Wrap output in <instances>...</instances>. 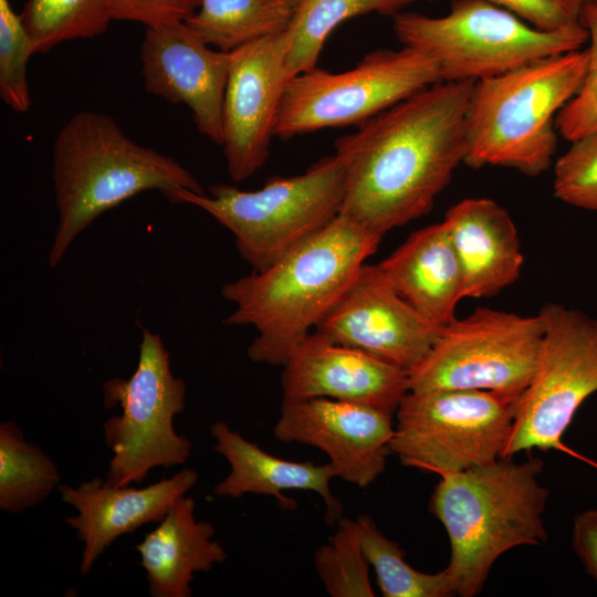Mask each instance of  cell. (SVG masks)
I'll return each instance as SVG.
<instances>
[{"instance_id": "obj_26", "label": "cell", "mask_w": 597, "mask_h": 597, "mask_svg": "<svg viewBox=\"0 0 597 597\" xmlns=\"http://www.w3.org/2000/svg\"><path fill=\"white\" fill-rule=\"evenodd\" d=\"M356 525L364 554L373 566L378 587L385 597H450L454 582L447 569L430 574L410 566L405 551L388 538L366 514L357 516Z\"/></svg>"}, {"instance_id": "obj_33", "label": "cell", "mask_w": 597, "mask_h": 597, "mask_svg": "<svg viewBox=\"0 0 597 597\" xmlns=\"http://www.w3.org/2000/svg\"><path fill=\"white\" fill-rule=\"evenodd\" d=\"M201 0H111L113 20L133 21L146 27L185 22Z\"/></svg>"}, {"instance_id": "obj_10", "label": "cell", "mask_w": 597, "mask_h": 597, "mask_svg": "<svg viewBox=\"0 0 597 597\" xmlns=\"http://www.w3.org/2000/svg\"><path fill=\"white\" fill-rule=\"evenodd\" d=\"M517 402L485 390H409L395 416L389 453L439 476L502 458Z\"/></svg>"}, {"instance_id": "obj_27", "label": "cell", "mask_w": 597, "mask_h": 597, "mask_svg": "<svg viewBox=\"0 0 597 597\" xmlns=\"http://www.w3.org/2000/svg\"><path fill=\"white\" fill-rule=\"evenodd\" d=\"M20 15L35 53L97 36L113 21L111 0H28Z\"/></svg>"}, {"instance_id": "obj_4", "label": "cell", "mask_w": 597, "mask_h": 597, "mask_svg": "<svg viewBox=\"0 0 597 597\" xmlns=\"http://www.w3.org/2000/svg\"><path fill=\"white\" fill-rule=\"evenodd\" d=\"M543 467L538 457L523 462L500 458L440 476L429 511L449 538L446 569L457 595L480 594L493 564L505 552L547 541L543 513L549 493L538 479Z\"/></svg>"}, {"instance_id": "obj_22", "label": "cell", "mask_w": 597, "mask_h": 597, "mask_svg": "<svg viewBox=\"0 0 597 597\" xmlns=\"http://www.w3.org/2000/svg\"><path fill=\"white\" fill-rule=\"evenodd\" d=\"M192 498H179L166 516L136 545L151 597H190L198 572H209L227 559L213 540V525L195 515Z\"/></svg>"}, {"instance_id": "obj_16", "label": "cell", "mask_w": 597, "mask_h": 597, "mask_svg": "<svg viewBox=\"0 0 597 597\" xmlns=\"http://www.w3.org/2000/svg\"><path fill=\"white\" fill-rule=\"evenodd\" d=\"M230 59V52L212 49L185 22L146 27L140 45L145 90L185 104L197 129L221 147Z\"/></svg>"}, {"instance_id": "obj_18", "label": "cell", "mask_w": 597, "mask_h": 597, "mask_svg": "<svg viewBox=\"0 0 597 597\" xmlns=\"http://www.w3.org/2000/svg\"><path fill=\"white\" fill-rule=\"evenodd\" d=\"M199 479L192 469H182L146 488L115 485L93 478L78 486H57L61 499L77 514L65 520L83 543L81 575H86L98 557L119 536L159 523L174 503L186 495Z\"/></svg>"}, {"instance_id": "obj_12", "label": "cell", "mask_w": 597, "mask_h": 597, "mask_svg": "<svg viewBox=\"0 0 597 597\" xmlns=\"http://www.w3.org/2000/svg\"><path fill=\"white\" fill-rule=\"evenodd\" d=\"M533 377L517 401L502 458L523 451H566L562 437L583 402L597 391V318L547 303Z\"/></svg>"}, {"instance_id": "obj_36", "label": "cell", "mask_w": 597, "mask_h": 597, "mask_svg": "<svg viewBox=\"0 0 597 597\" xmlns=\"http://www.w3.org/2000/svg\"><path fill=\"white\" fill-rule=\"evenodd\" d=\"M428 1H434V0H428Z\"/></svg>"}, {"instance_id": "obj_28", "label": "cell", "mask_w": 597, "mask_h": 597, "mask_svg": "<svg viewBox=\"0 0 597 597\" xmlns=\"http://www.w3.org/2000/svg\"><path fill=\"white\" fill-rule=\"evenodd\" d=\"M318 577L331 597H374L369 563L355 520L341 517L328 542L314 554Z\"/></svg>"}, {"instance_id": "obj_14", "label": "cell", "mask_w": 597, "mask_h": 597, "mask_svg": "<svg viewBox=\"0 0 597 597\" xmlns=\"http://www.w3.org/2000/svg\"><path fill=\"white\" fill-rule=\"evenodd\" d=\"M273 434L283 443L320 449L336 478L367 488L386 469L394 422L392 415L362 404L283 398Z\"/></svg>"}, {"instance_id": "obj_23", "label": "cell", "mask_w": 597, "mask_h": 597, "mask_svg": "<svg viewBox=\"0 0 597 597\" xmlns=\"http://www.w3.org/2000/svg\"><path fill=\"white\" fill-rule=\"evenodd\" d=\"M298 0H201L185 21L206 43L223 52L284 33Z\"/></svg>"}, {"instance_id": "obj_15", "label": "cell", "mask_w": 597, "mask_h": 597, "mask_svg": "<svg viewBox=\"0 0 597 597\" xmlns=\"http://www.w3.org/2000/svg\"><path fill=\"white\" fill-rule=\"evenodd\" d=\"M284 33L230 52L222 107V149L228 174L240 182L266 161L284 86Z\"/></svg>"}, {"instance_id": "obj_7", "label": "cell", "mask_w": 597, "mask_h": 597, "mask_svg": "<svg viewBox=\"0 0 597 597\" xmlns=\"http://www.w3.org/2000/svg\"><path fill=\"white\" fill-rule=\"evenodd\" d=\"M346 189V166L334 154L303 174L269 179L258 190L217 184L209 195L180 192L178 203L212 216L232 232L242 259L261 271L336 218Z\"/></svg>"}, {"instance_id": "obj_30", "label": "cell", "mask_w": 597, "mask_h": 597, "mask_svg": "<svg viewBox=\"0 0 597 597\" xmlns=\"http://www.w3.org/2000/svg\"><path fill=\"white\" fill-rule=\"evenodd\" d=\"M553 187L561 201L597 211V130L573 140L557 159Z\"/></svg>"}, {"instance_id": "obj_13", "label": "cell", "mask_w": 597, "mask_h": 597, "mask_svg": "<svg viewBox=\"0 0 597 597\" xmlns=\"http://www.w3.org/2000/svg\"><path fill=\"white\" fill-rule=\"evenodd\" d=\"M441 329L391 287L377 264L365 263L314 331L409 373Z\"/></svg>"}, {"instance_id": "obj_9", "label": "cell", "mask_w": 597, "mask_h": 597, "mask_svg": "<svg viewBox=\"0 0 597 597\" xmlns=\"http://www.w3.org/2000/svg\"><path fill=\"white\" fill-rule=\"evenodd\" d=\"M544 332L540 313L478 307L442 327L408 373L409 390H485L517 402L533 377Z\"/></svg>"}, {"instance_id": "obj_17", "label": "cell", "mask_w": 597, "mask_h": 597, "mask_svg": "<svg viewBox=\"0 0 597 597\" xmlns=\"http://www.w3.org/2000/svg\"><path fill=\"white\" fill-rule=\"evenodd\" d=\"M283 398L323 397L395 415L409 391L408 371L311 332L282 365Z\"/></svg>"}, {"instance_id": "obj_19", "label": "cell", "mask_w": 597, "mask_h": 597, "mask_svg": "<svg viewBox=\"0 0 597 597\" xmlns=\"http://www.w3.org/2000/svg\"><path fill=\"white\" fill-rule=\"evenodd\" d=\"M443 222L462 277V297H491L521 275L524 258L516 226L505 208L489 198H465Z\"/></svg>"}, {"instance_id": "obj_2", "label": "cell", "mask_w": 597, "mask_h": 597, "mask_svg": "<svg viewBox=\"0 0 597 597\" xmlns=\"http://www.w3.org/2000/svg\"><path fill=\"white\" fill-rule=\"evenodd\" d=\"M383 237L341 212L261 271L226 283L234 304L223 323L253 326L254 363L283 365L338 300Z\"/></svg>"}, {"instance_id": "obj_5", "label": "cell", "mask_w": 597, "mask_h": 597, "mask_svg": "<svg viewBox=\"0 0 597 597\" xmlns=\"http://www.w3.org/2000/svg\"><path fill=\"white\" fill-rule=\"evenodd\" d=\"M588 65V49L576 50L474 82L464 164L543 174L556 150V116L582 87Z\"/></svg>"}, {"instance_id": "obj_8", "label": "cell", "mask_w": 597, "mask_h": 597, "mask_svg": "<svg viewBox=\"0 0 597 597\" xmlns=\"http://www.w3.org/2000/svg\"><path fill=\"white\" fill-rule=\"evenodd\" d=\"M185 399L186 384L174 376L160 336L143 329L134 374L128 379L114 377L103 383L104 406L122 409L102 426L104 442L113 452L105 476L109 483H140L154 468L187 461L192 444L174 428Z\"/></svg>"}, {"instance_id": "obj_24", "label": "cell", "mask_w": 597, "mask_h": 597, "mask_svg": "<svg viewBox=\"0 0 597 597\" xmlns=\"http://www.w3.org/2000/svg\"><path fill=\"white\" fill-rule=\"evenodd\" d=\"M417 0H298L285 35L287 81L316 67L331 32L344 21L368 13L396 15Z\"/></svg>"}, {"instance_id": "obj_29", "label": "cell", "mask_w": 597, "mask_h": 597, "mask_svg": "<svg viewBox=\"0 0 597 597\" xmlns=\"http://www.w3.org/2000/svg\"><path fill=\"white\" fill-rule=\"evenodd\" d=\"M33 53L20 13L14 12L9 0H0V96L17 113L31 107L27 65Z\"/></svg>"}, {"instance_id": "obj_11", "label": "cell", "mask_w": 597, "mask_h": 597, "mask_svg": "<svg viewBox=\"0 0 597 597\" xmlns=\"http://www.w3.org/2000/svg\"><path fill=\"white\" fill-rule=\"evenodd\" d=\"M439 82L434 62L407 46L371 51L341 73L316 66L286 82L274 136L290 139L331 127H358Z\"/></svg>"}, {"instance_id": "obj_34", "label": "cell", "mask_w": 597, "mask_h": 597, "mask_svg": "<svg viewBox=\"0 0 597 597\" xmlns=\"http://www.w3.org/2000/svg\"><path fill=\"white\" fill-rule=\"evenodd\" d=\"M572 545L588 575L597 583V509L575 516Z\"/></svg>"}, {"instance_id": "obj_3", "label": "cell", "mask_w": 597, "mask_h": 597, "mask_svg": "<svg viewBox=\"0 0 597 597\" xmlns=\"http://www.w3.org/2000/svg\"><path fill=\"white\" fill-rule=\"evenodd\" d=\"M53 185L57 224L51 268L98 216L137 193L158 190L172 203L182 191L206 193L179 161L137 144L112 116L94 111L76 113L57 133Z\"/></svg>"}, {"instance_id": "obj_6", "label": "cell", "mask_w": 597, "mask_h": 597, "mask_svg": "<svg viewBox=\"0 0 597 597\" xmlns=\"http://www.w3.org/2000/svg\"><path fill=\"white\" fill-rule=\"evenodd\" d=\"M394 32L402 44L431 59L441 82L480 81L533 62L580 50L582 24L556 32L533 28L489 0H452L439 18L401 11Z\"/></svg>"}, {"instance_id": "obj_20", "label": "cell", "mask_w": 597, "mask_h": 597, "mask_svg": "<svg viewBox=\"0 0 597 597\" xmlns=\"http://www.w3.org/2000/svg\"><path fill=\"white\" fill-rule=\"evenodd\" d=\"M213 449L230 464V473L213 486L220 498L239 499L244 494L274 496L282 509L293 510L296 501L283 495L287 490L312 491L324 501L327 524L337 523L343 506L329 489L336 473L329 462H296L274 457L258 444L243 438L226 422L217 421L210 428Z\"/></svg>"}, {"instance_id": "obj_31", "label": "cell", "mask_w": 597, "mask_h": 597, "mask_svg": "<svg viewBox=\"0 0 597 597\" xmlns=\"http://www.w3.org/2000/svg\"><path fill=\"white\" fill-rule=\"evenodd\" d=\"M580 24L589 34V65L579 91L558 112L555 126L563 138L573 142L597 130V6L585 3Z\"/></svg>"}, {"instance_id": "obj_35", "label": "cell", "mask_w": 597, "mask_h": 597, "mask_svg": "<svg viewBox=\"0 0 597 597\" xmlns=\"http://www.w3.org/2000/svg\"><path fill=\"white\" fill-rule=\"evenodd\" d=\"M585 3H591L597 6V0H585Z\"/></svg>"}, {"instance_id": "obj_32", "label": "cell", "mask_w": 597, "mask_h": 597, "mask_svg": "<svg viewBox=\"0 0 597 597\" xmlns=\"http://www.w3.org/2000/svg\"><path fill=\"white\" fill-rule=\"evenodd\" d=\"M533 28L556 32L580 24L585 0H489Z\"/></svg>"}, {"instance_id": "obj_21", "label": "cell", "mask_w": 597, "mask_h": 597, "mask_svg": "<svg viewBox=\"0 0 597 597\" xmlns=\"http://www.w3.org/2000/svg\"><path fill=\"white\" fill-rule=\"evenodd\" d=\"M391 287L429 322H452L462 297L460 265L443 221L413 231L377 263Z\"/></svg>"}, {"instance_id": "obj_25", "label": "cell", "mask_w": 597, "mask_h": 597, "mask_svg": "<svg viewBox=\"0 0 597 597\" xmlns=\"http://www.w3.org/2000/svg\"><path fill=\"white\" fill-rule=\"evenodd\" d=\"M55 462L13 421L0 423V509L20 514L42 504L60 484Z\"/></svg>"}, {"instance_id": "obj_1", "label": "cell", "mask_w": 597, "mask_h": 597, "mask_svg": "<svg viewBox=\"0 0 597 597\" xmlns=\"http://www.w3.org/2000/svg\"><path fill=\"white\" fill-rule=\"evenodd\" d=\"M474 82H439L335 142L347 170L343 213L384 237L428 213L464 163Z\"/></svg>"}]
</instances>
